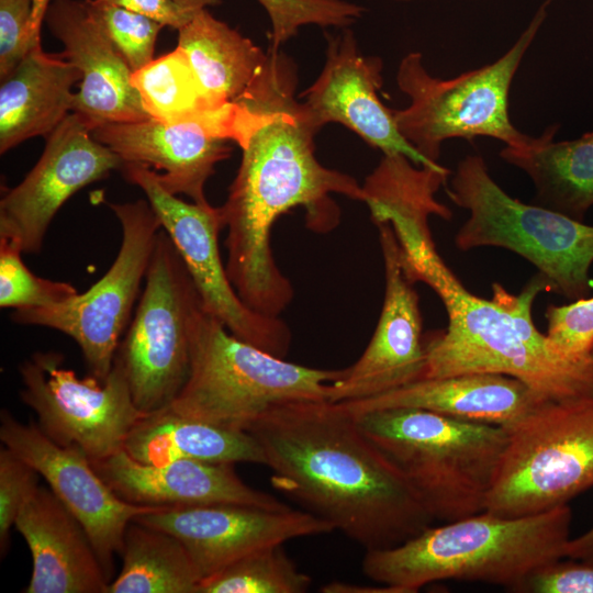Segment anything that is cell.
I'll list each match as a JSON object with an SVG mask.
<instances>
[{"label": "cell", "instance_id": "17", "mask_svg": "<svg viewBox=\"0 0 593 593\" xmlns=\"http://www.w3.org/2000/svg\"><path fill=\"white\" fill-rule=\"evenodd\" d=\"M134 522L177 537L202 580L261 549L335 530L305 510L275 511L239 504L163 507Z\"/></svg>", "mask_w": 593, "mask_h": 593}, {"label": "cell", "instance_id": "41", "mask_svg": "<svg viewBox=\"0 0 593 593\" xmlns=\"http://www.w3.org/2000/svg\"><path fill=\"white\" fill-rule=\"evenodd\" d=\"M51 1L52 0H33L30 24V38L33 44L41 42V27Z\"/></svg>", "mask_w": 593, "mask_h": 593}, {"label": "cell", "instance_id": "22", "mask_svg": "<svg viewBox=\"0 0 593 593\" xmlns=\"http://www.w3.org/2000/svg\"><path fill=\"white\" fill-rule=\"evenodd\" d=\"M14 527L33 562L23 593H107L110 580L85 528L51 489L35 490Z\"/></svg>", "mask_w": 593, "mask_h": 593}, {"label": "cell", "instance_id": "39", "mask_svg": "<svg viewBox=\"0 0 593 593\" xmlns=\"http://www.w3.org/2000/svg\"><path fill=\"white\" fill-rule=\"evenodd\" d=\"M564 557L593 562V526L581 536L568 540Z\"/></svg>", "mask_w": 593, "mask_h": 593}, {"label": "cell", "instance_id": "12", "mask_svg": "<svg viewBox=\"0 0 593 593\" xmlns=\"http://www.w3.org/2000/svg\"><path fill=\"white\" fill-rule=\"evenodd\" d=\"M22 402L37 426L60 446L81 449L93 462L124 449L133 427L147 414L135 404L123 366L114 358L104 381L79 378L57 351H37L19 367Z\"/></svg>", "mask_w": 593, "mask_h": 593}, {"label": "cell", "instance_id": "18", "mask_svg": "<svg viewBox=\"0 0 593 593\" xmlns=\"http://www.w3.org/2000/svg\"><path fill=\"white\" fill-rule=\"evenodd\" d=\"M324 68L300 98L322 128L340 123L368 145L383 154H402L415 165L436 167L423 157L399 132L393 109L378 97L383 85L382 60L361 54L351 31L328 36Z\"/></svg>", "mask_w": 593, "mask_h": 593}, {"label": "cell", "instance_id": "6", "mask_svg": "<svg viewBox=\"0 0 593 593\" xmlns=\"http://www.w3.org/2000/svg\"><path fill=\"white\" fill-rule=\"evenodd\" d=\"M342 370L300 366L232 335L199 310L190 339V370L166 409L194 419L245 430L270 409L298 401H328Z\"/></svg>", "mask_w": 593, "mask_h": 593}, {"label": "cell", "instance_id": "28", "mask_svg": "<svg viewBox=\"0 0 593 593\" xmlns=\"http://www.w3.org/2000/svg\"><path fill=\"white\" fill-rule=\"evenodd\" d=\"M132 83L149 118L170 125L201 123L233 142L236 104L213 105L179 47L133 72Z\"/></svg>", "mask_w": 593, "mask_h": 593}, {"label": "cell", "instance_id": "24", "mask_svg": "<svg viewBox=\"0 0 593 593\" xmlns=\"http://www.w3.org/2000/svg\"><path fill=\"white\" fill-rule=\"evenodd\" d=\"M80 70L63 54L35 43L0 86V153L35 136H47L72 112Z\"/></svg>", "mask_w": 593, "mask_h": 593}, {"label": "cell", "instance_id": "9", "mask_svg": "<svg viewBox=\"0 0 593 593\" xmlns=\"http://www.w3.org/2000/svg\"><path fill=\"white\" fill-rule=\"evenodd\" d=\"M507 433L484 511L539 514L593 486V395L542 401Z\"/></svg>", "mask_w": 593, "mask_h": 593}, {"label": "cell", "instance_id": "38", "mask_svg": "<svg viewBox=\"0 0 593 593\" xmlns=\"http://www.w3.org/2000/svg\"><path fill=\"white\" fill-rule=\"evenodd\" d=\"M130 11L145 15L164 26L179 30L199 11L187 9L176 0H108Z\"/></svg>", "mask_w": 593, "mask_h": 593}, {"label": "cell", "instance_id": "31", "mask_svg": "<svg viewBox=\"0 0 593 593\" xmlns=\"http://www.w3.org/2000/svg\"><path fill=\"white\" fill-rule=\"evenodd\" d=\"M22 251L0 239V306L45 307L64 303L79 292L72 284L34 275L23 262Z\"/></svg>", "mask_w": 593, "mask_h": 593}, {"label": "cell", "instance_id": "37", "mask_svg": "<svg viewBox=\"0 0 593 593\" xmlns=\"http://www.w3.org/2000/svg\"><path fill=\"white\" fill-rule=\"evenodd\" d=\"M512 592L593 593V562L559 559L530 573Z\"/></svg>", "mask_w": 593, "mask_h": 593}, {"label": "cell", "instance_id": "13", "mask_svg": "<svg viewBox=\"0 0 593 593\" xmlns=\"http://www.w3.org/2000/svg\"><path fill=\"white\" fill-rule=\"evenodd\" d=\"M125 180L139 187L181 256L199 292L204 311L216 317L237 337L276 357L286 358L291 331L280 317L250 309L233 287L222 261L219 234L225 227L221 206L188 203L169 192L156 171L123 163Z\"/></svg>", "mask_w": 593, "mask_h": 593}, {"label": "cell", "instance_id": "16", "mask_svg": "<svg viewBox=\"0 0 593 593\" xmlns=\"http://www.w3.org/2000/svg\"><path fill=\"white\" fill-rule=\"evenodd\" d=\"M376 225L385 281L380 317L362 355L331 383L329 402L368 399L425 378L419 298L404 271L401 247L391 224Z\"/></svg>", "mask_w": 593, "mask_h": 593}, {"label": "cell", "instance_id": "34", "mask_svg": "<svg viewBox=\"0 0 593 593\" xmlns=\"http://www.w3.org/2000/svg\"><path fill=\"white\" fill-rule=\"evenodd\" d=\"M547 338L563 358L583 361L592 358L593 298L564 305L550 304L545 311Z\"/></svg>", "mask_w": 593, "mask_h": 593}, {"label": "cell", "instance_id": "14", "mask_svg": "<svg viewBox=\"0 0 593 593\" xmlns=\"http://www.w3.org/2000/svg\"><path fill=\"white\" fill-rule=\"evenodd\" d=\"M45 138L36 165L18 186L5 189L0 200V239L22 254L42 250L54 216L71 195L123 165L74 112Z\"/></svg>", "mask_w": 593, "mask_h": 593}, {"label": "cell", "instance_id": "30", "mask_svg": "<svg viewBox=\"0 0 593 593\" xmlns=\"http://www.w3.org/2000/svg\"><path fill=\"white\" fill-rule=\"evenodd\" d=\"M312 579L300 571L282 545L248 555L204 578L199 593H303Z\"/></svg>", "mask_w": 593, "mask_h": 593}, {"label": "cell", "instance_id": "43", "mask_svg": "<svg viewBox=\"0 0 593 593\" xmlns=\"http://www.w3.org/2000/svg\"><path fill=\"white\" fill-rule=\"evenodd\" d=\"M393 1H414V0H393Z\"/></svg>", "mask_w": 593, "mask_h": 593}, {"label": "cell", "instance_id": "25", "mask_svg": "<svg viewBox=\"0 0 593 593\" xmlns=\"http://www.w3.org/2000/svg\"><path fill=\"white\" fill-rule=\"evenodd\" d=\"M124 450L147 465L181 459L267 465L262 447L250 433L186 417L168 409L144 416L128 434Z\"/></svg>", "mask_w": 593, "mask_h": 593}, {"label": "cell", "instance_id": "2", "mask_svg": "<svg viewBox=\"0 0 593 593\" xmlns=\"http://www.w3.org/2000/svg\"><path fill=\"white\" fill-rule=\"evenodd\" d=\"M271 484L366 551L399 546L435 519L403 471L336 402L277 405L247 429Z\"/></svg>", "mask_w": 593, "mask_h": 593}, {"label": "cell", "instance_id": "23", "mask_svg": "<svg viewBox=\"0 0 593 593\" xmlns=\"http://www.w3.org/2000/svg\"><path fill=\"white\" fill-rule=\"evenodd\" d=\"M542 401L521 380L499 373L425 378L363 400L336 402L351 414L411 407L510 428Z\"/></svg>", "mask_w": 593, "mask_h": 593}, {"label": "cell", "instance_id": "21", "mask_svg": "<svg viewBox=\"0 0 593 593\" xmlns=\"http://www.w3.org/2000/svg\"><path fill=\"white\" fill-rule=\"evenodd\" d=\"M92 137L113 150L123 163L163 171L160 183L172 194L208 203L204 186L215 166L231 156L228 141L201 123L165 124L152 118L107 123Z\"/></svg>", "mask_w": 593, "mask_h": 593}, {"label": "cell", "instance_id": "4", "mask_svg": "<svg viewBox=\"0 0 593 593\" xmlns=\"http://www.w3.org/2000/svg\"><path fill=\"white\" fill-rule=\"evenodd\" d=\"M571 522L568 504L521 517L483 511L429 526L399 546L368 550L362 571L401 593L443 580L484 582L512 592L534 571L564 558Z\"/></svg>", "mask_w": 593, "mask_h": 593}, {"label": "cell", "instance_id": "27", "mask_svg": "<svg viewBox=\"0 0 593 593\" xmlns=\"http://www.w3.org/2000/svg\"><path fill=\"white\" fill-rule=\"evenodd\" d=\"M178 45L209 101L215 107L236 102L262 70L267 52L206 8L178 30Z\"/></svg>", "mask_w": 593, "mask_h": 593}, {"label": "cell", "instance_id": "35", "mask_svg": "<svg viewBox=\"0 0 593 593\" xmlns=\"http://www.w3.org/2000/svg\"><path fill=\"white\" fill-rule=\"evenodd\" d=\"M40 473L7 447L0 449V553L8 552L10 530L35 492Z\"/></svg>", "mask_w": 593, "mask_h": 593}, {"label": "cell", "instance_id": "7", "mask_svg": "<svg viewBox=\"0 0 593 593\" xmlns=\"http://www.w3.org/2000/svg\"><path fill=\"white\" fill-rule=\"evenodd\" d=\"M445 189L456 205L469 212L455 236L458 249L504 248L530 262L551 292L572 301L591 293L593 225L511 197L478 154L458 163Z\"/></svg>", "mask_w": 593, "mask_h": 593}, {"label": "cell", "instance_id": "40", "mask_svg": "<svg viewBox=\"0 0 593 593\" xmlns=\"http://www.w3.org/2000/svg\"><path fill=\"white\" fill-rule=\"evenodd\" d=\"M321 592L324 593H401L400 590L393 586L382 584L381 588L367 586V585H356L350 583H344L334 581L323 588Z\"/></svg>", "mask_w": 593, "mask_h": 593}, {"label": "cell", "instance_id": "1", "mask_svg": "<svg viewBox=\"0 0 593 593\" xmlns=\"http://www.w3.org/2000/svg\"><path fill=\"white\" fill-rule=\"evenodd\" d=\"M296 83L293 60L269 47L262 70L236 101L245 109L242 160L221 206L227 228V276L250 309L275 317L294 296L272 254L275 222L302 206L307 225L325 232L338 222L332 193L363 199L351 176L317 160L314 137L321 128L295 98Z\"/></svg>", "mask_w": 593, "mask_h": 593}, {"label": "cell", "instance_id": "3", "mask_svg": "<svg viewBox=\"0 0 593 593\" xmlns=\"http://www.w3.org/2000/svg\"><path fill=\"white\" fill-rule=\"evenodd\" d=\"M399 244L410 280L430 287L448 317L445 331L424 336L425 378L499 373L521 380L545 400L593 395V356L583 361L563 358L533 321L535 299L550 291L539 272L518 294L493 283L489 300L461 283L437 253L430 231Z\"/></svg>", "mask_w": 593, "mask_h": 593}, {"label": "cell", "instance_id": "11", "mask_svg": "<svg viewBox=\"0 0 593 593\" xmlns=\"http://www.w3.org/2000/svg\"><path fill=\"white\" fill-rule=\"evenodd\" d=\"M122 228V242L108 271L87 291L45 307L19 309L12 321L42 326L71 337L89 374L104 381L125 333L145 279L161 224L148 201L109 203Z\"/></svg>", "mask_w": 593, "mask_h": 593}, {"label": "cell", "instance_id": "29", "mask_svg": "<svg viewBox=\"0 0 593 593\" xmlns=\"http://www.w3.org/2000/svg\"><path fill=\"white\" fill-rule=\"evenodd\" d=\"M120 574L107 593H199L202 577L172 534L132 522L125 532Z\"/></svg>", "mask_w": 593, "mask_h": 593}, {"label": "cell", "instance_id": "10", "mask_svg": "<svg viewBox=\"0 0 593 593\" xmlns=\"http://www.w3.org/2000/svg\"><path fill=\"white\" fill-rule=\"evenodd\" d=\"M201 307L191 276L161 228L144 291L115 355L143 413L168 407L183 388L190 370L191 329Z\"/></svg>", "mask_w": 593, "mask_h": 593}, {"label": "cell", "instance_id": "8", "mask_svg": "<svg viewBox=\"0 0 593 593\" xmlns=\"http://www.w3.org/2000/svg\"><path fill=\"white\" fill-rule=\"evenodd\" d=\"M552 0H545L516 42L495 61L450 79L432 76L419 52L405 55L396 82L410 98L393 110L401 135L427 160L439 164L441 144L450 138L469 142L492 137L518 147L530 135L518 131L510 116V90L519 65L545 22Z\"/></svg>", "mask_w": 593, "mask_h": 593}, {"label": "cell", "instance_id": "20", "mask_svg": "<svg viewBox=\"0 0 593 593\" xmlns=\"http://www.w3.org/2000/svg\"><path fill=\"white\" fill-rule=\"evenodd\" d=\"M92 466L121 499L133 504L164 507L239 504L275 511L291 508L273 495L245 483L234 465L190 459L147 465L123 449L93 461Z\"/></svg>", "mask_w": 593, "mask_h": 593}, {"label": "cell", "instance_id": "36", "mask_svg": "<svg viewBox=\"0 0 593 593\" xmlns=\"http://www.w3.org/2000/svg\"><path fill=\"white\" fill-rule=\"evenodd\" d=\"M33 0H0V79L9 76L34 45L30 38Z\"/></svg>", "mask_w": 593, "mask_h": 593}, {"label": "cell", "instance_id": "42", "mask_svg": "<svg viewBox=\"0 0 593 593\" xmlns=\"http://www.w3.org/2000/svg\"><path fill=\"white\" fill-rule=\"evenodd\" d=\"M180 5L190 10H201L209 5H217L222 0H176Z\"/></svg>", "mask_w": 593, "mask_h": 593}, {"label": "cell", "instance_id": "44", "mask_svg": "<svg viewBox=\"0 0 593 593\" xmlns=\"http://www.w3.org/2000/svg\"><path fill=\"white\" fill-rule=\"evenodd\" d=\"M592 356H593V350H592Z\"/></svg>", "mask_w": 593, "mask_h": 593}, {"label": "cell", "instance_id": "26", "mask_svg": "<svg viewBox=\"0 0 593 593\" xmlns=\"http://www.w3.org/2000/svg\"><path fill=\"white\" fill-rule=\"evenodd\" d=\"M558 128L550 125L523 146H504L499 156L530 178L532 203L583 222L593 205V132L556 142Z\"/></svg>", "mask_w": 593, "mask_h": 593}, {"label": "cell", "instance_id": "5", "mask_svg": "<svg viewBox=\"0 0 593 593\" xmlns=\"http://www.w3.org/2000/svg\"><path fill=\"white\" fill-rule=\"evenodd\" d=\"M351 415L403 471L435 519L452 522L484 511L506 428L411 407Z\"/></svg>", "mask_w": 593, "mask_h": 593}, {"label": "cell", "instance_id": "33", "mask_svg": "<svg viewBox=\"0 0 593 593\" xmlns=\"http://www.w3.org/2000/svg\"><path fill=\"white\" fill-rule=\"evenodd\" d=\"M271 22V45H280L294 36L303 25L346 27L356 22L365 9L345 0H257Z\"/></svg>", "mask_w": 593, "mask_h": 593}, {"label": "cell", "instance_id": "32", "mask_svg": "<svg viewBox=\"0 0 593 593\" xmlns=\"http://www.w3.org/2000/svg\"><path fill=\"white\" fill-rule=\"evenodd\" d=\"M83 2L132 72L154 59L155 45L163 24L108 0Z\"/></svg>", "mask_w": 593, "mask_h": 593}, {"label": "cell", "instance_id": "19", "mask_svg": "<svg viewBox=\"0 0 593 593\" xmlns=\"http://www.w3.org/2000/svg\"><path fill=\"white\" fill-rule=\"evenodd\" d=\"M81 72L72 112L91 131L107 123L149 119L132 83V70L80 0H52L44 19Z\"/></svg>", "mask_w": 593, "mask_h": 593}, {"label": "cell", "instance_id": "15", "mask_svg": "<svg viewBox=\"0 0 593 593\" xmlns=\"http://www.w3.org/2000/svg\"><path fill=\"white\" fill-rule=\"evenodd\" d=\"M0 439L45 479L52 492L80 522L110 580L114 556L122 553L127 526L137 516L164 506L124 501L99 475L81 449L56 444L36 423L24 424L8 410L0 414Z\"/></svg>", "mask_w": 593, "mask_h": 593}]
</instances>
